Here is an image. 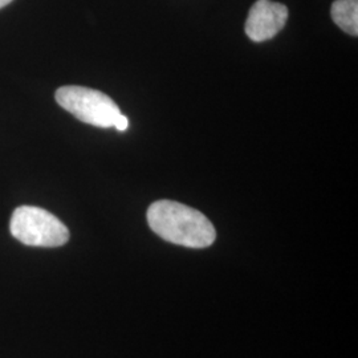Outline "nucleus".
I'll return each instance as SVG.
<instances>
[{"instance_id":"423d86ee","label":"nucleus","mask_w":358,"mask_h":358,"mask_svg":"<svg viewBox=\"0 0 358 358\" xmlns=\"http://www.w3.org/2000/svg\"><path fill=\"white\" fill-rule=\"evenodd\" d=\"M118 131H125L129 128V120L127 115H118L115 118V125H113Z\"/></svg>"},{"instance_id":"39448f33","label":"nucleus","mask_w":358,"mask_h":358,"mask_svg":"<svg viewBox=\"0 0 358 358\" xmlns=\"http://www.w3.org/2000/svg\"><path fill=\"white\" fill-rule=\"evenodd\" d=\"M333 22L344 32L358 35V0H336L331 8Z\"/></svg>"},{"instance_id":"0eeeda50","label":"nucleus","mask_w":358,"mask_h":358,"mask_svg":"<svg viewBox=\"0 0 358 358\" xmlns=\"http://www.w3.org/2000/svg\"><path fill=\"white\" fill-rule=\"evenodd\" d=\"M13 0H0V8H3V7H6L7 4H10Z\"/></svg>"},{"instance_id":"7ed1b4c3","label":"nucleus","mask_w":358,"mask_h":358,"mask_svg":"<svg viewBox=\"0 0 358 358\" xmlns=\"http://www.w3.org/2000/svg\"><path fill=\"white\" fill-rule=\"evenodd\" d=\"M55 97L66 112L97 128H112L121 115L118 105L100 90L68 85L56 90Z\"/></svg>"},{"instance_id":"20e7f679","label":"nucleus","mask_w":358,"mask_h":358,"mask_svg":"<svg viewBox=\"0 0 358 358\" xmlns=\"http://www.w3.org/2000/svg\"><path fill=\"white\" fill-rule=\"evenodd\" d=\"M288 8L272 0H257L251 7L244 31L256 43L275 38L288 20Z\"/></svg>"},{"instance_id":"f257e3e1","label":"nucleus","mask_w":358,"mask_h":358,"mask_svg":"<svg viewBox=\"0 0 358 358\" xmlns=\"http://www.w3.org/2000/svg\"><path fill=\"white\" fill-rule=\"evenodd\" d=\"M150 229L164 241L189 248H206L215 242L217 231L198 210L174 201H157L148 210Z\"/></svg>"},{"instance_id":"f03ea898","label":"nucleus","mask_w":358,"mask_h":358,"mask_svg":"<svg viewBox=\"0 0 358 358\" xmlns=\"http://www.w3.org/2000/svg\"><path fill=\"white\" fill-rule=\"evenodd\" d=\"M10 231L13 238L31 247H60L69 241L64 223L50 211L35 206H20L13 211Z\"/></svg>"}]
</instances>
